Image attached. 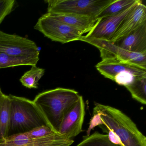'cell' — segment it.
Masks as SVG:
<instances>
[{
	"label": "cell",
	"mask_w": 146,
	"mask_h": 146,
	"mask_svg": "<svg viewBox=\"0 0 146 146\" xmlns=\"http://www.w3.org/2000/svg\"><path fill=\"white\" fill-rule=\"evenodd\" d=\"M112 131L122 146H146V137L136 125L120 110L110 106L96 103L87 131L88 135L96 126Z\"/></svg>",
	"instance_id": "6da1fadb"
},
{
	"label": "cell",
	"mask_w": 146,
	"mask_h": 146,
	"mask_svg": "<svg viewBox=\"0 0 146 146\" xmlns=\"http://www.w3.org/2000/svg\"><path fill=\"white\" fill-rule=\"evenodd\" d=\"M80 96L78 92L74 90L59 88L40 93L33 102L42 113L48 126L59 134L64 117Z\"/></svg>",
	"instance_id": "7a4b0ae2"
},
{
	"label": "cell",
	"mask_w": 146,
	"mask_h": 146,
	"mask_svg": "<svg viewBox=\"0 0 146 146\" xmlns=\"http://www.w3.org/2000/svg\"><path fill=\"white\" fill-rule=\"evenodd\" d=\"M9 96L10 99L9 136L26 133L39 126H48L42 113L33 101L12 95Z\"/></svg>",
	"instance_id": "3957f363"
},
{
	"label": "cell",
	"mask_w": 146,
	"mask_h": 146,
	"mask_svg": "<svg viewBox=\"0 0 146 146\" xmlns=\"http://www.w3.org/2000/svg\"><path fill=\"white\" fill-rule=\"evenodd\" d=\"M114 0H47V13L96 18Z\"/></svg>",
	"instance_id": "277c9868"
},
{
	"label": "cell",
	"mask_w": 146,
	"mask_h": 146,
	"mask_svg": "<svg viewBox=\"0 0 146 146\" xmlns=\"http://www.w3.org/2000/svg\"><path fill=\"white\" fill-rule=\"evenodd\" d=\"M34 29L53 41L66 43L80 40L82 31L53 18L47 13L40 18Z\"/></svg>",
	"instance_id": "5b68a950"
},
{
	"label": "cell",
	"mask_w": 146,
	"mask_h": 146,
	"mask_svg": "<svg viewBox=\"0 0 146 146\" xmlns=\"http://www.w3.org/2000/svg\"><path fill=\"white\" fill-rule=\"evenodd\" d=\"M80 41L89 43L98 48L102 60L115 58L146 70V53L133 52L120 48L111 42L88 39L83 36Z\"/></svg>",
	"instance_id": "8992f818"
},
{
	"label": "cell",
	"mask_w": 146,
	"mask_h": 146,
	"mask_svg": "<svg viewBox=\"0 0 146 146\" xmlns=\"http://www.w3.org/2000/svg\"><path fill=\"white\" fill-rule=\"evenodd\" d=\"M40 50L35 42L19 35L0 30V53L15 56L39 55Z\"/></svg>",
	"instance_id": "52a82bcc"
},
{
	"label": "cell",
	"mask_w": 146,
	"mask_h": 146,
	"mask_svg": "<svg viewBox=\"0 0 146 146\" xmlns=\"http://www.w3.org/2000/svg\"><path fill=\"white\" fill-rule=\"evenodd\" d=\"M74 142L58 133L40 137L30 138L23 134L13 135L7 137L0 146H70Z\"/></svg>",
	"instance_id": "ba28073f"
},
{
	"label": "cell",
	"mask_w": 146,
	"mask_h": 146,
	"mask_svg": "<svg viewBox=\"0 0 146 146\" xmlns=\"http://www.w3.org/2000/svg\"><path fill=\"white\" fill-rule=\"evenodd\" d=\"M85 104L80 96L76 102L66 113L61 122L59 134L72 139L82 131L85 116Z\"/></svg>",
	"instance_id": "9c48e42d"
},
{
	"label": "cell",
	"mask_w": 146,
	"mask_h": 146,
	"mask_svg": "<svg viewBox=\"0 0 146 146\" xmlns=\"http://www.w3.org/2000/svg\"><path fill=\"white\" fill-rule=\"evenodd\" d=\"M136 4L117 15L99 19L92 30L84 36L88 39L111 42L119 25Z\"/></svg>",
	"instance_id": "30bf717a"
},
{
	"label": "cell",
	"mask_w": 146,
	"mask_h": 146,
	"mask_svg": "<svg viewBox=\"0 0 146 146\" xmlns=\"http://www.w3.org/2000/svg\"><path fill=\"white\" fill-rule=\"evenodd\" d=\"M146 23V7L138 0L130 12L123 19L111 40L115 42L120 40L144 24Z\"/></svg>",
	"instance_id": "8fae6325"
},
{
	"label": "cell",
	"mask_w": 146,
	"mask_h": 146,
	"mask_svg": "<svg viewBox=\"0 0 146 146\" xmlns=\"http://www.w3.org/2000/svg\"><path fill=\"white\" fill-rule=\"evenodd\" d=\"M96 67L102 75L113 81L116 75L125 72H130L135 76L146 75V70L115 58L102 60L97 64Z\"/></svg>",
	"instance_id": "7c38bea8"
},
{
	"label": "cell",
	"mask_w": 146,
	"mask_h": 146,
	"mask_svg": "<svg viewBox=\"0 0 146 146\" xmlns=\"http://www.w3.org/2000/svg\"><path fill=\"white\" fill-rule=\"evenodd\" d=\"M112 43L129 52L138 53H146V23Z\"/></svg>",
	"instance_id": "4fadbf2b"
},
{
	"label": "cell",
	"mask_w": 146,
	"mask_h": 146,
	"mask_svg": "<svg viewBox=\"0 0 146 146\" xmlns=\"http://www.w3.org/2000/svg\"><path fill=\"white\" fill-rule=\"evenodd\" d=\"M49 14L53 18L82 31L84 34L90 32L99 20L96 18L81 15Z\"/></svg>",
	"instance_id": "5bb4252c"
},
{
	"label": "cell",
	"mask_w": 146,
	"mask_h": 146,
	"mask_svg": "<svg viewBox=\"0 0 146 146\" xmlns=\"http://www.w3.org/2000/svg\"><path fill=\"white\" fill-rule=\"evenodd\" d=\"M39 55L15 56L0 53V69L21 66H35Z\"/></svg>",
	"instance_id": "9a60e30c"
},
{
	"label": "cell",
	"mask_w": 146,
	"mask_h": 146,
	"mask_svg": "<svg viewBox=\"0 0 146 146\" xmlns=\"http://www.w3.org/2000/svg\"><path fill=\"white\" fill-rule=\"evenodd\" d=\"M10 126V99L4 94L0 99V142L9 136Z\"/></svg>",
	"instance_id": "2e32d148"
},
{
	"label": "cell",
	"mask_w": 146,
	"mask_h": 146,
	"mask_svg": "<svg viewBox=\"0 0 146 146\" xmlns=\"http://www.w3.org/2000/svg\"><path fill=\"white\" fill-rule=\"evenodd\" d=\"M138 0H114L96 17L98 20L117 15L134 5Z\"/></svg>",
	"instance_id": "e0dca14e"
},
{
	"label": "cell",
	"mask_w": 146,
	"mask_h": 146,
	"mask_svg": "<svg viewBox=\"0 0 146 146\" xmlns=\"http://www.w3.org/2000/svg\"><path fill=\"white\" fill-rule=\"evenodd\" d=\"M125 87L133 99L143 105H146V75L137 77L133 82Z\"/></svg>",
	"instance_id": "ac0fdd59"
},
{
	"label": "cell",
	"mask_w": 146,
	"mask_h": 146,
	"mask_svg": "<svg viewBox=\"0 0 146 146\" xmlns=\"http://www.w3.org/2000/svg\"><path fill=\"white\" fill-rule=\"evenodd\" d=\"M45 70L42 68L31 66L30 70L25 72L20 78V82L23 86L29 89H37L39 81L44 76Z\"/></svg>",
	"instance_id": "d6986e66"
},
{
	"label": "cell",
	"mask_w": 146,
	"mask_h": 146,
	"mask_svg": "<svg viewBox=\"0 0 146 146\" xmlns=\"http://www.w3.org/2000/svg\"><path fill=\"white\" fill-rule=\"evenodd\" d=\"M76 146H120L112 142L108 135L96 131L92 135L84 137L82 141Z\"/></svg>",
	"instance_id": "ffe728a7"
},
{
	"label": "cell",
	"mask_w": 146,
	"mask_h": 146,
	"mask_svg": "<svg viewBox=\"0 0 146 146\" xmlns=\"http://www.w3.org/2000/svg\"><path fill=\"white\" fill-rule=\"evenodd\" d=\"M55 133L48 125H42L36 127L29 132L23 134L29 138H35L46 136Z\"/></svg>",
	"instance_id": "44dd1931"
},
{
	"label": "cell",
	"mask_w": 146,
	"mask_h": 146,
	"mask_svg": "<svg viewBox=\"0 0 146 146\" xmlns=\"http://www.w3.org/2000/svg\"><path fill=\"white\" fill-rule=\"evenodd\" d=\"M15 2L14 0H0V24L12 11Z\"/></svg>",
	"instance_id": "7402d4cb"
},
{
	"label": "cell",
	"mask_w": 146,
	"mask_h": 146,
	"mask_svg": "<svg viewBox=\"0 0 146 146\" xmlns=\"http://www.w3.org/2000/svg\"><path fill=\"white\" fill-rule=\"evenodd\" d=\"M137 77L130 72H125L116 75L113 81L117 84L125 87L133 82Z\"/></svg>",
	"instance_id": "603a6c76"
},
{
	"label": "cell",
	"mask_w": 146,
	"mask_h": 146,
	"mask_svg": "<svg viewBox=\"0 0 146 146\" xmlns=\"http://www.w3.org/2000/svg\"><path fill=\"white\" fill-rule=\"evenodd\" d=\"M4 94H3V93H2L1 89V88H0V99H1V97H2V96H3V95Z\"/></svg>",
	"instance_id": "cb8c5ba5"
}]
</instances>
